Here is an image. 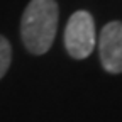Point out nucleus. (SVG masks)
<instances>
[{"label":"nucleus","instance_id":"nucleus-1","mask_svg":"<svg viewBox=\"0 0 122 122\" xmlns=\"http://www.w3.org/2000/svg\"><path fill=\"white\" fill-rule=\"evenodd\" d=\"M59 10L56 0H30L20 19V37L32 54H44L54 42Z\"/></svg>","mask_w":122,"mask_h":122},{"label":"nucleus","instance_id":"nucleus-2","mask_svg":"<svg viewBox=\"0 0 122 122\" xmlns=\"http://www.w3.org/2000/svg\"><path fill=\"white\" fill-rule=\"evenodd\" d=\"M97 32L92 14L86 10L75 12L65 29V46L66 51L75 59H85L95 49Z\"/></svg>","mask_w":122,"mask_h":122},{"label":"nucleus","instance_id":"nucleus-3","mask_svg":"<svg viewBox=\"0 0 122 122\" xmlns=\"http://www.w3.org/2000/svg\"><path fill=\"white\" fill-rule=\"evenodd\" d=\"M98 56L109 73H122V22L105 24L98 37Z\"/></svg>","mask_w":122,"mask_h":122},{"label":"nucleus","instance_id":"nucleus-4","mask_svg":"<svg viewBox=\"0 0 122 122\" xmlns=\"http://www.w3.org/2000/svg\"><path fill=\"white\" fill-rule=\"evenodd\" d=\"M10 61H12V48H10V42L0 36V80L4 78V75L7 73L9 66H10Z\"/></svg>","mask_w":122,"mask_h":122}]
</instances>
